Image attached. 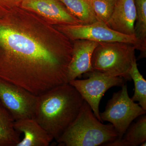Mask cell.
Here are the masks:
<instances>
[{"label": "cell", "mask_w": 146, "mask_h": 146, "mask_svg": "<svg viewBox=\"0 0 146 146\" xmlns=\"http://www.w3.org/2000/svg\"><path fill=\"white\" fill-rule=\"evenodd\" d=\"M73 42L21 6L0 20V78L36 96L68 83Z\"/></svg>", "instance_id": "1"}, {"label": "cell", "mask_w": 146, "mask_h": 146, "mask_svg": "<svg viewBox=\"0 0 146 146\" xmlns=\"http://www.w3.org/2000/svg\"><path fill=\"white\" fill-rule=\"evenodd\" d=\"M84 100L69 83L37 96L34 119L57 141L77 117Z\"/></svg>", "instance_id": "2"}, {"label": "cell", "mask_w": 146, "mask_h": 146, "mask_svg": "<svg viewBox=\"0 0 146 146\" xmlns=\"http://www.w3.org/2000/svg\"><path fill=\"white\" fill-rule=\"evenodd\" d=\"M118 138L114 126L100 121L84 101L77 117L56 142L62 146H104Z\"/></svg>", "instance_id": "3"}, {"label": "cell", "mask_w": 146, "mask_h": 146, "mask_svg": "<svg viewBox=\"0 0 146 146\" xmlns=\"http://www.w3.org/2000/svg\"><path fill=\"white\" fill-rule=\"evenodd\" d=\"M136 50L134 45L125 42H99L92 55V69L111 76L130 80L129 71L136 60Z\"/></svg>", "instance_id": "4"}, {"label": "cell", "mask_w": 146, "mask_h": 146, "mask_svg": "<svg viewBox=\"0 0 146 146\" xmlns=\"http://www.w3.org/2000/svg\"><path fill=\"white\" fill-rule=\"evenodd\" d=\"M71 41L85 39L97 42H122L134 45L141 52L140 57L146 55V45L135 35H126L109 27L105 23L96 21L92 23L54 26Z\"/></svg>", "instance_id": "5"}, {"label": "cell", "mask_w": 146, "mask_h": 146, "mask_svg": "<svg viewBox=\"0 0 146 146\" xmlns=\"http://www.w3.org/2000/svg\"><path fill=\"white\" fill-rule=\"evenodd\" d=\"M146 110L129 97L126 84L114 93L108 102L105 110L100 113L102 121L109 122L114 126L121 139L131 122L140 116L145 115Z\"/></svg>", "instance_id": "6"}, {"label": "cell", "mask_w": 146, "mask_h": 146, "mask_svg": "<svg viewBox=\"0 0 146 146\" xmlns=\"http://www.w3.org/2000/svg\"><path fill=\"white\" fill-rule=\"evenodd\" d=\"M88 78L74 80L69 82L78 91L83 99L89 105L94 115L103 123L100 115L101 100L106 92L113 86H122L125 80L120 77L111 76L93 70L86 73Z\"/></svg>", "instance_id": "7"}, {"label": "cell", "mask_w": 146, "mask_h": 146, "mask_svg": "<svg viewBox=\"0 0 146 146\" xmlns=\"http://www.w3.org/2000/svg\"><path fill=\"white\" fill-rule=\"evenodd\" d=\"M37 96L0 78V102L14 121L34 118Z\"/></svg>", "instance_id": "8"}, {"label": "cell", "mask_w": 146, "mask_h": 146, "mask_svg": "<svg viewBox=\"0 0 146 146\" xmlns=\"http://www.w3.org/2000/svg\"><path fill=\"white\" fill-rule=\"evenodd\" d=\"M21 6L38 14L52 25L82 24L58 0H23Z\"/></svg>", "instance_id": "9"}, {"label": "cell", "mask_w": 146, "mask_h": 146, "mask_svg": "<svg viewBox=\"0 0 146 146\" xmlns=\"http://www.w3.org/2000/svg\"><path fill=\"white\" fill-rule=\"evenodd\" d=\"M72 42V58L68 68V83L82 74L93 70L92 55L98 44V42L85 39H78Z\"/></svg>", "instance_id": "10"}, {"label": "cell", "mask_w": 146, "mask_h": 146, "mask_svg": "<svg viewBox=\"0 0 146 146\" xmlns=\"http://www.w3.org/2000/svg\"><path fill=\"white\" fill-rule=\"evenodd\" d=\"M136 20L135 0H116L112 15L106 24L123 34L135 35Z\"/></svg>", "instance_id": "11"}, {"label": "cell", "mask_w": 146, "mask_h": 146, "mask_svg": "<svg viewBox=\"0 0 146 146\" xmlns=\"http://www.w3.org/2000/svg\"><path fill=\"white\" fill-rule=\"evenodd\" d=\"M15 129L24 136L16 146H48L53 138L34 118L14 121Z\"/></svg>", "instance_id": "12"}, {"label": "cell", "mask_w": 146, "mask_h": 146, "mask_svg": "<svg viewBox=\"0 0 146 146\" xmlns=\"http://www.w3.org/2000/svg\"><path fill=\"white\" fill-rule=\"evenodd\" d=\"M146 141V116L129 127L122 138L105 144L108 146H137Z\"/></svg>", "instance_id": "13"}, {"label": "cell", "mask_w": 146, "mask_h": 146, "mask_svg": "<svg viewBox=\"0 0 146 146\" xmlns=\"http://www.w3.org/2000/svg\"><path fill=\"white\" fill-rule=\"evenodd\" d=\"M14 120L9 112L0 105V146H16L20 134L14 127Z\"/></svg>", "instance_id": "14"}, {"label": "cell", "mask_w": 146, "mask_h": 146, "mask_svg": "<svg viewBox=\"0 0 146 146\" xmlns=\"http://www.w3.org/2000/svg\"><path fill=\"white\" fill-rule=\"evenodd\" d=\"M82 24L98 21L89 0H58Z\"/></svg>", "instance_id": "15"}, {"label": "cell", "mask_w": 146, "mask_h": 146, "mask_svg": "<svg viewBox=\"0 0 146 146\" xmlns=\"http://www.w3.org/2000/svg\"><path fill=\"white\" fill-rule=\"evenodd\" d=\"M129 75L133 80L135 86L134 93L131 99L146 110V80L139 72L136 60L132 63L129 71Z\"/></svg>", "instance_id": "16"}, {"label": "cell", "mask_w": 146, "mask_h": 146, "mask_svg": "<svg viewBox=\"0 0 146 146\" xmlns=\"http://www.w3.org/2000/svg\"><path fill=\"white\" fill-rule=\"evenodd\" d=\"M136 20L135 35L146 45V0H135Z\"/></svg>", "instance_id": "17"}, {"label": "cell", "mask_w": 146, "mask_h": 146, "mask_svg": "<svg viewBox=\"0 0 146 146\" xmlns=\"http://www.w3.org/2000/svg\"><path fill=\"white\" fill-rule=\"evenodd\" d=\"M97 21L106 23L112 15L116 0H89Z\"/></svg>", "instance_id": "18"}, {"label": "cell", "mask_w": 146, "mask_h": 146, "mask_svg": "<svg viewBox=\"0 0 146 146\" xmlns=\"http://www.w3.org/2000/svg\"><path fill=\"white\" fill-rule=\"evenodd\" d=\"M23 0H0V20L13 9L21 6Z\"/></svg>", "instance_id": "19"}, {"label": "cell", "mask_w": 146, "mask_h": 146, "mask_svg": "<svg viewBox=\"0 0 146 146\" xmlns=\"http://www.w3.org/2000/svg\"><path fill=\"white\" fill-rule=\"evenodd\" d=\"M146 145V142L145 141V142H144V143H143L141 144V145L140 146H145Z\"/></svg>", "instance_id": "20"}, {"label": "cell", "mask_w": 146, "mask_h": 146, "mask_svg": "<svg viewBox=\"0 0 146 146\" xmlns=\"http://www.w3.org/2000/svg\"><path fill=\"white\" fill-rule=\"evenodd\" d=\"M0 105H1V102H0Z\"/></svg>", "instance_id": "21"}]
</instances>
